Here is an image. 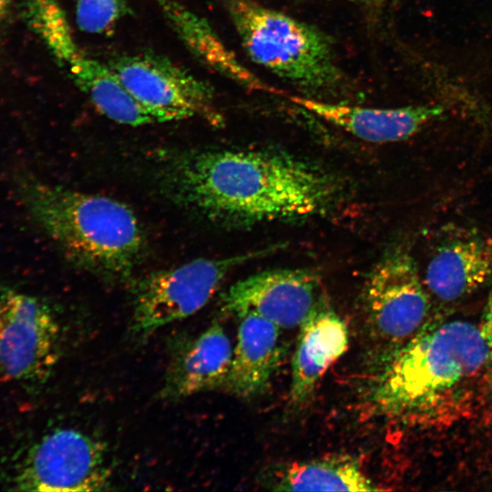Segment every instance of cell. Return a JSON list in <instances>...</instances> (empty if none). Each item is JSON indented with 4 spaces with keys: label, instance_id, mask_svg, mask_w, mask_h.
I'll use <instances>...</instances> for the list:
<instances>
[{
    "label": "cell",
    "instance_id": "20",
    "mask_svg": "<svg viewBox=\"0 0 492 492\" xmlns=\"http://www.w3.org/2000/svg\"><path fill=\"white\" fill-rule=\"evenodd\" d=\"M10 0H0V22L4 18V15L8 8Z\"/></svg>",
    "mask_w": 492,
    "mask_h": 492
},
{
    "label": "cell",
    "instance_id": "21",
    "mask_svg": "<svg viewBox=\"0 0 492 492\" xmlns=\"http://www.w3.org/2000/svg\"><path fill=\"white\" fill-rule=\"evenodd\" d=\"M352 2H359V3H371V2H378L383 0H347Z\"/></svg>",
    "mask_w": 492,
    "mask_h": 492
},
{
    "label": "cell",
    "instance_id": "12",
    "mask_svg": "<svg viewBox=\"0 0 492 492\" xmlns=\"http://www.w3.org/2000/svg\"><path fill=\"white\" fill-rule=\"evenodd\" d=\"M232 354L224 328L214 322L200 334L176 346L166 372L162 396L179 399L224 386Z\"/></svg>",
    "mask_w": 492,
    "mask_h": 492
},
{
    "label": "cell",
    "instance_id": "11",
    "mask_svg": "<svg viewBox=\"0 0 492 492\" xmlns=\"http://www.w3.org/2000/svg\"><path fill=\"white\" fill-rule=\"evenodd\" d=\"M323 120L355 138L376 144L405 140L444 113L439 105H415L400 108H366L287 95Z\"/></svg>",
    "mask_w": 492,
    "mask_h": 492
},
{
    "label": "cell",
    "instance_id": "9",
    "mask_svg": "<svg viewBox=\"0 0 492 492\" xmlns=\"http://www.w3.org/2000/svg\"><path fill=\"white\" fill-rule=\"evenodd\" d=\"M107 448L98 439L74 428L55 430L29 451L15 476L26 491H98L110 483Z\"/></svg>",
    "mask_w": 492,
    "mask_h": 492
},
{
    "label": "cell",
    "instance_id": "10",
    "mask_svg": "<svg viewBox=\"0 0 492 492\" xmlns=\"http://www.w3.org/2000/svg\"><path fill=\"white\" fill-rule=\"evenodd\" d=\"M327 300L320 277L309 270L274 269L251 274L224 293L222 309L239 316L254 313L280 329L300 324Z\"/></svg>",
    "mask_w": 492,
    "mask_h": 492
},
{
    "label": "cell",
    "instance_id": "14",
    "mask_svg": "<svg viewBox=\"0 0 492 492\" xmlns=\"http://www.w3.org/2000/svg\"><path fill=\"white\" fill-rule=\"evenodd\" d=\"M158 3L171 30L202 65L250 90L287 96L243 66L206 18L177 0H158Z\"/></svg>",
    "mask_w": 492,
    "mask_h": 492
},
{
    "label": "cell",
    "instance_id": "3",
    "mask_svg": "<svg viewBox=\"0 0 492 492\" xmlns=\"http://www.w3.org/2000/svg\"><path fill=\"white\" fill-rule=\"evenodd\" d=\"M488 354L481 330L470 323L420 330L388 358L372 400L387 415L420 412L476 373Z\"/></svg>",
    "mask_w": 492,
    "mask_h": 492
},
{
    "label": "cell",
    "instance_id": "13",
    "mask_svg": "<svg viewBox=\"0 0 492 492\" xmlns=\"http://www.w3.org/2000/svg\"><path fill=\"white\" fill-rule=\"evenodd\" d=\"M344 322L325 300L300 324L292 363L290 399L305 403L328 368L348 347Z\"/></svg>",
    "mask_w": 492,
    "mask_h": 492
},
{
    "label": "cell",
    "instance_id": "16",
    "mask_svg": "<svg viewBox=\"0 0 492 492\" xmlns=\"http://www.w3.org/2000/svg\"><path fill=\"white\" fill-rule=\"evenodd\" d=\"M492 278V246L484 239L460 235L434 251L425 271V283L443 301L470 294Z\"/></svg>",
    "mask_w": 492,
    "mask_h": 492
},
{
    "label": "cell",
    "instance_id": "2",
    "mask_svg": "<svg viewBox=\"0 0 492 492\" xmlns=\"http://www.w3.org/2000/svg\"><path fill=\"white\" fill-rule=\"evenodd\" d=\"M21 204L75 264L110 280H126L140 259L144 235L134 212L114 199L41 180L14 179Z\"/></svg>",
    "mask_w": 492,
    "mask_h": 492
},
{
    "label": "cell",
    "instance_id": "4",
    "mask_svg": "<svg viewBox=\"0 0 492 492\" xmlns=\"http://www.w3.org/2000/svg\"><path fill=\"white\" fill-rule=\"evenodd\" d=\"M248 56L310 92L336 89L343 80L331 39L313 26L255 0H225Z\"/></svg>",
    "mask_w": 492,
    "mask_h": 492
},
{
    "label": "cell",
    "instance_id": "19",
    "mask_svg": "<svg viewBox=\"0 0 492 492\" xmlns=\"http://www.w3.org/2000/svg\"><path fill=\"white\" fill-rule=\"evenodd\" d=\"M480 330L487 343L489 354H492V290L485 307V314Z\"/></svg>",
    "mask_w": 492,
    "mask_h": 492
},
{
    "label": "cell",
    "instance_id": "8",
    "mask_svg": "<svg viewBox=\"0 0 492 492\" xmlns=\"http://www.w3.org/2000/svg\"><path fill=\"white\" fill-rule=\"evenodd\" d=\"M61 330L49 306L16 290H0V372L28 383L46 380L58 360Z\"/></svg>",
    "mask_w": 492,
    "mask_h": 492
},
{
    "label": "cell",
    "instance_id": "15",
    "mask_svg": "<svg viewBox=\"0 0 492 492\" xmlns=\"http://www.w3.org/2000/svg\"><path fill=\"white\" fill-rule=\"evenodd\" d=\"M238 317V341L224 386L239 397L249 398L267 390L280 364V328L254 313Z\"/></svg>",
    "mask_w": 492,
    "mask_h": 492
},
{
    "label": "cell",
    "instance_id": "17",
    "mask_svg": "<svg viewBox=\"0 0 492 492\" xmlns=\"http://www.w3.org/2000/svg\"><path fill=\"white\" fill-rule=\"evenodd\" d=\"M276 491H374L372 480L353 460L329 458L294 462L271 481Z\"/></svg>",
    "mask_w": 492,
    "mask_h": 492
},
{
    "label": "cell",
    "instance_id": "1",
    "mask_svg": "<svg viewBox=\"0 0 492 492\" xmlns=\"http://www.w3.org/2000/svg\"><path fill=\"white\" fill-rule=\"evenodd\" d=\"M160 172L174 200L225 225L322 215L341 193L338 181L323 169L267 150L179 152L167 158Z\"/></svg>",
    "mask_w": 492,
    "mask_h": 492
},
{
    "label": "cell",
    "instance_id": "6",
    "mask_svg": "<svg viewBox=\"0 0 492 492\" xmlns=\"http://www.w3.org/2000/svg\"><path fill=\"white\" fill-rule=\"evenodd\" d=\"M362 302L368 336L388 359L420 331L429 311L414 258L402 249L386 252L367 276Z\"/></svg>",
    "mask_w": 492,
    "mask_h": 492
},
{
    "label": "cell",
    "instance_id": "5",
    "mask_svg": "<svg viewBox=\"0 0 492 492\" xmlns=\"http://www.w3.org/2000/svg\"><path fill=\"white\" fill-rule=\"evenodd\" d=\"M274 250L272 247L226 258H200L146 276L134 286L131 333L146 338L197 313L232 269Z\"/></svg>",
    "mask_w": 492,
    "mask_h": 492
},
{
    "label": "cell",
    "instance_id": "7",
    "mask_svg": "<svg viewBox=\"0 0 492 492\" xmlns=\"http://www.w3.org/2000/svg\"><path fill=\"white\" fill-rule=\"evenodd\" d=\"M108 65L159 122L200 118L212 126H222L210 87L169 58L140 53L115 57Z\"/></svg>",
    "mask_w": 492,
    "mask_h": 492
},
{
    "label": "cell",
    "instance_id": "18",
    "mask_svg": "<svg viewBox=\"0 0 492 492\" xmlns=\"http://www.w3.org/2000/svg\"><path fill=\"white\" fill-rule=\"evenodd\" d=\"M129 12L128 0H77L76 23L81 32L106 35Z\"/></svg>",
    "mask_w": 492,
    "mask_h": 492
}]
</instances>
